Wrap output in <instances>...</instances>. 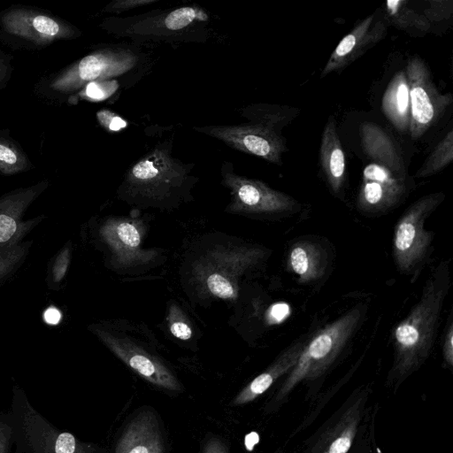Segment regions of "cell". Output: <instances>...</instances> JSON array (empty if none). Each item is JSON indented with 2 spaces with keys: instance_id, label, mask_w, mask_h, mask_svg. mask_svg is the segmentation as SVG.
<instances>
[{
  "instance_id": "cell-1",
  "label": "cell",
  "mask_w": 453,
  "mask_h": 453,
  "mask_svg": "<svg viewBox=\"0 0 453 453\" xmlns=\"http://www.w3.org/2000/svg\"><path fill=\"white\" fill-rule=\"evenodd\" d=\"M450 286L449 262L441 260L430 272L419 300L393 330L395 372H411L429 356Z\"/></svg>"
},
{
  "instance_id": "cell-2",
  "label": "cell",
  "mask_w": 453,
  "mask_h": 453,
  "mask_svg": "<svg viewBox=\"0 0 453 453\" xmlns=\"http://www.w3.org/2000/svg\"><path fill=\"white\" fill-rule=\"evenodd\" d=\"M135 62V56L129 50H97L57 73L42 77L35 91L49 102L68 100L88 83L119 76L130 70Z\"/></svg>"
},
{
  "instance_id": "cell-3",
  "label": "cell",
  "mask_w": 453,
  "mask_h": 453,
  "mask_svg": "<svg viewBox=\"0 0 453 453\" xmlns=\"http://www.w3.org/2000/svg\"><path fill=\"white\" fill-rule=\"evenodd\" d=\"M445 198L442 192L423 196L411 203L395 226L393 257L400 273L414 281L433 253L434 234L425 227L426 219Z\"/></svg>"
},
{
  "instance_id": "cell-4",
  "label": "cell",
  "mask_w": 453,
  "mask_h": 453,
  "mask_svg": "<svg viewBox=\"0 0 453 453\" xmlns=\"http://www.w3.org/2000/svg\"><path fill=\"white\" fill-rule=\"evenodd\" d=\"M11 415L14 453H87L69 432L58 429L31 404L18 385L12 388Z\"/></svg>"
},
{
  "instance_id": "cell-5",
  "label": "cell",
  "mask_w": 453,
  "mask_h": 453,
  "mask_svg": "<svg viewBox=\"0 0 453 453\" xmlns=\"http://www.w3.org/2000/svg\"><path fill=\"white\" fill-rule=\"evenodd\" d=\"M365 308L353 307L310 338L296 365L281 388L288 393L303 379H312L322 373L342 352L362 323Z\"/></svg>"
},
{
  "instance_id": "cell-6",
  "label": "cell",
  "mask_w": 453,
  "mask_h": 453,
  "mask_svg": "<svg viewBox=\"0 0 453 453\" xmlns=\"http://www.w3.org/2000/svg\"><path fill=\"white\" fill-rule=\"evenodd\" d=\"M0 35L18 45L42 49L58 41L74 39L81 31L50 12L12 5L0 12Z\"/></svg>"
},
{
  "instance_id": "cell-7",
  "label": "cell",
  "mask_w": 453,
  "mask_h": 453,
  "mask_svg": "<svg viewBox=\"0 0 453 453\" xmlns=\"http://www.w3.org/2000/svg\"><path fill=\"white\" fill-rule=\"evenodd\" d=\"M223 184L231 191L227 210L264 217L288 216L299 211L300 203L286 193L263 181L240 176L222 169Z\"/></svg>"
},
{
  "instance_id": "cell-8",
  "label": "cell",
  "mask_w": 453,
  "mask_h": 453,
  "mask_svg": "<svg viewBox=\"0 0 453 453\" xmlns=\"http://www.w3.org/2000/svg\"><path fill=\"white\" fill-rule=\"evenodd\" d=\"M405 72L411 100L409 131L411 138L417 140L439 120L452 104V96L440 93L427 65L419 56L408 58Z\"/></svg>"
},
{
  "instance_id": "cell-9",
  "label": "cell",
  "mask_w": 453,
  "mask_h": 453,
  "mask_svg": "<svg viewBox=\"0 0 453 453\" xmlns=\"http://www.w3.org/2000/svg\"><path fill=\"white\" fill-rule=\"evenodd\" d=\"M409 192L406 178L382 165L370 163L363 170L357 205L365 215H384L398 207Z\"/></svg>"
},
{
  "instance_id": "cell-10",
  "label": "cell",
  "mask_w": 453,
  "mask_h": 453,
  "mask_svg": "<svg viewBox=\"0 0 453 453\" xmlns=\"http://www.w3.org/2000/svg\"><path fill=\"white\" fill-rule=\"evenodd\" d=\"M228 146L280 165L286 151L284 139L265 123L237 126H213L196 128Z\"/></svg>"
},
{
  "instance_id": "cell-11",
  "label": "cell",
  "mask_w": 453,
  "mask_h": 453,
  "mask_svg": "<svg viewBox=\"0 0 453 453\" xmlns=\"http://www.w3.org/2000/svg\"><path fill=\"white\" fill-rule=\"evenodd\" d=\"M265 254L261 249L246 247L215 252L206 259L202 273H198L211 295L234 300L238 295V277L260 261Z\"/></svg>"
},
{
  "instance_id": "cell-12",
  "label": "cell",
  "mask_w": 453,
  "mask_h": 453,
  "mask_svg": "<svg viewBox=\"0 0 453 453\" xmlns=\"http://www.w3.org/2000/svg\"><path fill=\"white\" fill-rule=\"evenodd\" d=\"M184 173L165 150H155L132 166L126 183L132 191L156 199L180 185Z\"/></svg>"
},
{
  "instance_id": "cell-13",
  "label": "cell",
  "mask_w": 453,
  "mask_h": 453,
  "mask_svg": "<svg viewBox=\"0 0 453 453\" xmlns=\"http://www.w3.org/2000/svg\"><path fill=\"white\" fill-rule=\"evenodd\" d=\"M96 333L120 360L143 379L165 389L181 390L182 387L173 373L131 338L99 329Z\"/></svg>"
},
{
  "instance_id": "cell-14",
  "label": "cell",
  "mask_w": 453,
  "mask_h": 453,
  "mask_svg": "<svg viewBox=\"0 0 453 453\" xmlns=\"http://www.w3.org/2000/svg\"><path fill=\"white\" fill-rule=\"evenodd\" d=\"M374 15H371L357 23L338 43L330 55L321 77L343 69L366 50L384 38L387 26L383 20L373 24Z\"/></svg>"
},
{
  "instance_id": "cell-15",
  "label": "cell",
  "mask_w": 453,
  "mask_h": 453,
  "mask_svg": "<svg viewBox=\"0 0 453 453\" xmlns=\"http://www.w3.org/2000/svg\"><path fill=\"white\" fill-rule=\"evenodd\" d=\"M101 233L119 265H143L153 257V252L141 249L142 232L136 221L111 219Z\"/></svg>"
},
{
  "instance_id": "cell-16",
  "label": "cell",
  "mask_w": 453,
  "mask_h": 453,
  "mask_svg": "<svg viewBox=\"0 0 453 453\" xmlns=\"http://www.w3.org/2000/svg\"><path fill=\"white\" fill-rule=\"evenodd\" d=\"M359 136L363 151L372 163L406 178L405 164L400 148L383 127L373 122H364L359 127Z\"/></svg>"
},
{
  "instance_id": "cell-17",
  "label": "cell",
  "mask_w": 453,
  "mask_h": 453,
  "mask_svg": "<svg viewBox=\"0 0 453 453\" xmlns=\"http://www.w3.org/2000/svg\"><path fill=\"white\" fill-rule=\"evenodd\" d=\"M329 258L326 248L311 240H299L288 253L287 265L303 283L321 280L326 273Z\"/></svg>"
},
{
  "instance_id": "cell-18",
  "label": "cell",
  "mask_w": 453,
  "mask_h": 453,
  "mask_svg": "<svg viewBox=\"0 0 453 453\" xmlns=\"http://www.w3.org/2000/svg\"><path fill=\"white\" fill-rule=\"evenodd\" d=\"M309 336H303L284 349L274 362L249 383L233 400L232 405L248 403L266 391L279 377L291 370L296 364Z\"/></svg>"
},
{
  "instance_id": "cell-19",
  "label": "cell",
  "mask_w": 453,
  "mask_h": 453,
  "mask_svg": "<svg viewBox=\"0 0 453 453\" xmlns=\"http://www.w3.org/2000/svg\"><path fill=\"white\" fill-rule=\"evenodd\" d=\"M319 160L331 190L339 194L346 179V159L334 116L328 118L322 132Z\"/></svg>"
},
{
  "instance_id": "cell-20",
  "label": "cell",
  "mask_w": 453,
  "mask_h": 453,
  "mask_svg": "<svg viewBox=\"0 0 453 453\" xmlns=\"http://www.w3.org/2000/svg\"><path fill=\"white\" fill-rule=\"evenodd\" d=\"M116 453H163L155 417L144 412L135 418L121 435Z\"/></svg>"
},
{
  "instance_id": "cell-21",
  "label": "cell",
  "mask_w": 453,
  "mask_h": 453,
  "mask_svg": "<svg viewBox=\"0 0 453 453\" xmlns=\"http://www.w3.org/2000/svg\"><path fill=\"white\" fill-rule=\"evenodd\" d=\"M381 109L397 130L402 132L409 130L411 100L405 69L397 72L391 79L382 96Z\"/></svg>"
},
{
  "instance_id": "cell-22",
  "label": "cell",
  "mask_w": 453,
  "mask_h": 453,
  "mask_svg": "<svg viewBox=\"0 0 453 453\" xmlns=\"http://www.w3.org/2000/svg\"><path fill=\"white\" fill-rule=\"evenodd\" d=\"M34 165L8 128L0 126V174L12 176L30 171Z\"/></svg>"
},
{
  "instance_id": "cell-23",
  "label": "cell",
  "mask_w": 453,
  "mask_h": 453,
  "mask_svg": "<svg viewBox=\"0 0 453 453\" xmlns=\"http://www.w3.org/2000/svg\"><path fill=\"white\" fill-rule=\"evenodd\" d=\"M385 10L386 17L392 25L409 33H426L432 27L422 13L409 6L406 0L388 1Z\"/></svg>"
},
{
  "instance_id": "cell-24",
  "label": "cell",
  "mask_w": 453,
  "mask_h": 453,
  "mask_svg": "<svg viewBox=\"0 0 453 453\" xmlns=\"http://www.w3.org/2000/svg\"><path fill=\"white\" fill-rule=\"evenodd\" d=\"M452 159L453 130L449 129L417 171L415 177L426 178L434 175L449 165Z\"/></svg>"
},
{
  "instance_id": "cell-25",
  "label": "cell",
  "mask_w": 453,
  "mask_h": 453,
  "mask_svg": "<svg viewBox=\"0 0 453 453\" xmlns=\"http://www.w3.org/2000/svg\"><path fill=\"white\" fill-rule=\"evenodd\" d=\"M207 19L203 12L193 7H181L171 12L165 19L164 25L169 30H180L195 21Z\"/></svg>"
},
{
  "instance_id": "cell-26",
  "label": "cell",
  "mask_w": 453,
  "mask_h": 453,
  "mask_svg": "<svg viewBox=\"0 0 453 453\" xmlns=\"http://www.w3.org/2000/svg\"><path fill=\"white\" fill-rule=\"evenodd\" d=\"M118 88L116 81H100L88 83L76 96L82 99L104 100L110 96Z\"/></svg>"
},
{
  "instance_id": "cell-27",
  "label": "cell",
  "mask_w": 453,
  "mask_h": 453,
  "mask_svg": "<svg viewBox=\"0 0 453 453\" xmlns=\"http://www.w3.org/2000/svg\"><path fill=\"white\" fill-rule=\"evenodd\" d=\"M428 4L429 6L424 10L422 14L431 24L451 17L453 12L452 1H430Z\"/></svg>"
},
{
  "instance_id": "cell-28",
  "label": "cell",
  "mask_w": 453,
  "mask_h": 453,
  "mask_svg": "<svg viewBox=\"0 0 453 453\" xmlns=\"http://www.w3.org/2000/svg\"><path fill=\"white\" fill-rule=\"evenodd\" d=\"M357 420H352L331 443L325 453H347L356 434Z\"/></svg>"
},
{
  "instance_id": "cell-29",
  "label": "cell",
  "mask_w": 453,
  "mask_h": 453,
  "mask_svg": "<svg viewBox=\"0 0 453 453\" xmlns=\"http://www.w3.org/2000/svg\"><path fill=\"white\" fill-rule=\"evenodd\" d=\"M13 446V423L11 412H0V453H12Z\"/></svg>"
},
{
  "instance_id": "cell-30",
  "label": "cell",
  "mask_w": 453,
  "mask_h": 453,
  "mask_svg": "<svg viewBox=\"0 0 453 453\" xmlns=\"http://www.w3.org/2000/svg\"><path fill=\"white\" fill-rule=\"evenodd\" d=\"M96 118L104 127L111 131H119L127 126L126 121L121 117L108 110L97 111Z\"/></svg>"
},
{
  "instance_id": "cell-31",
  "label": "cell",
  "mask_w": 453,
  "mask_h": 453,
  "mask_svg": "<svg viewBox=\"0 0 453 453\" xmlns=\"http://www.w3.org/2000/svg\"><path fill=\"white\" fill-rule=\"evenodd\" d=\"M170 331L172 334L180 340H188L192 336L189 325L180 316H173L170 312Z\"/></svg>"
},
{
  "instance_id": "cell-32",
  "label": "cell",
  "mask_w": 453,
  "mask_h": 453,
  "mask_svg": "<svg viewBox=\"0 0 453 453\" xmlns=\"http://www.w3.org/2000/svg\"><path fill=\"white\" fill-rule=\"evenodd\" d=\"M442 353L445 362L449 365H453V321L452 315L449 316L448 324L445 327Z\"/></svg>"
},
{
  "instance_id": "cell-33",
  "label": "cell",
  "mask_w": 453,
  "mask_h": 453,
  "mask_svg": "<svg viewBox=\"0 0 453 453\" xmlns=\"http://www.w3.org/2000/svg\"><path fill=\"white\" fill-rule=\"evenodd\" d=\"M12 56L0 50V88L4 89L7 87L12 73L13 71L12 67Z\"/></svg>"
},
{
  "instance_id": "cell-34",
  "label": "cell",
  "mask_w": 453,
  "mask_h": 453,
  "mask_svg": "<svg viewBox=\"0 0 453 453\" xmlns=\"http://www.w3.org/2000/svg\"><path fill=\"white\" fill-rule=\"evenodd\" d=\"M70 252L65 249L61 252L54 263L52 275L55 280H60L65 274L69 264Z\"/></svg>"
},
{
  "instance_id": "cell-35",
  "label": "cell",
  "mask_w": 453,
  "mask_h": 453,
  "mask_svg": "<svg viewBox=\"0 0 453 453\" xmlns=\"http://www.w3.org/2000/svg\"><path fill=\"white\" fill-rule=\"evenodd\" d=\"M153 0H125L115 1L107 6L106 10H127L140 5H144L152 3Z\"/></svg>"
},
{
  "instance_id": "cell-36",
  "label": "cell",
  "mask_w": 453,
  "mask_h": 453,
  "mask_svg": "<svg viewBox=\"0 0 453 453\" xmlns=\"http://www.w3.org/2000/svg\"><path fill=\"white\" fill-rule=\"evenodd\" d=\"M203 453H227V449L221 440L212 438L206 442Z\"/></svg>"
},
{
  "instance_id": "cell-37",
  "label": "cell",
  "mask_w": 453,
  "mask_h": 453,
  "mask_svg": "<svg viewBox=\"0 0 453 453\" xmlns=\"http://www.w3.org/2000/svg\"><path fill=\"white\" fill-rule=\"evenodd\" d=\"M61 317L60 311L54 307L48 308L43 313L45 322L50 325L58 324Z\"/></svg>"
},
{
  "instance_id": "cell-38",
  "label": "cell",
  "mask_w": 453,
  "mask_h": 453,
  "mask_svg": "<svg viewBox=\"0 0 453 453\" xmlns=\"http://www.w3.org/2000/svg\"><path fill=\"white\" fill-rule=\"evenodd\" d=\"M259 438L257 433H251L246 436L245 444L247 449L251 450L253 446L258 441Z\"/></svg>"
}]
</instances>
